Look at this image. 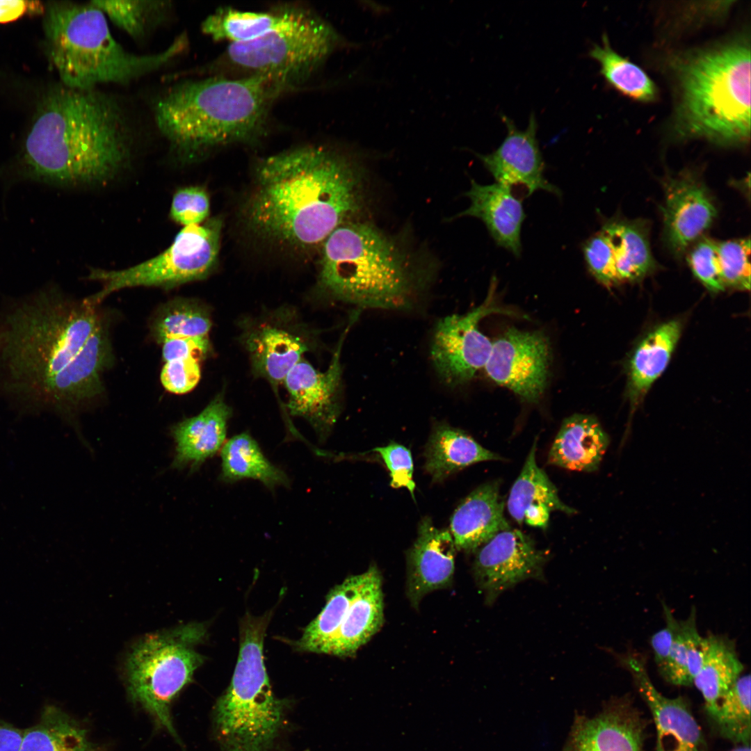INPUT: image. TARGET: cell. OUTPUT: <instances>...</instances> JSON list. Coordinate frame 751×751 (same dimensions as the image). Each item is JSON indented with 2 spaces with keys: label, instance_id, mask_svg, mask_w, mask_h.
Listing matches in <instances>:
<instances>
[{
  "label": "cell",
  "instance_id": "1",
  "mask_svg": "<svg viewBox=\"0 0 751 751\" xmlns=\"http://www.w3.org/2000/svg\"><path fill=\"white\" fill-rule=\"evenodd\" d=\"M245 217L257 234L298 249L323 243L364 202L355 161L323 147H298L263 160Z\"/></svg>",
  "mask_w": 751,
  "mask_h": 751
},
{
  "label": "cell",
  "instance_id": "2",
  "mask_svg": "<svg viewBox=\"0 0 751 751\" xmlns=\"http://www.w3.org/2000/svg\"><path fill=\"white\" fill-rule=\"evenodd\" d=\"M118 103L96 89L56 90L42 105L25 143L24 158L39 178L97 183L117 172L130 154L131 130Z\"/></svg>",
  "mask_w": 751,
  "mask_h": 751
},
{
  "label": "cell",
  "instance_id": "3",
  "mask_svg": "<svg viewBox=\"0 0 751 751\" xmlns=\"http://www.w3.org/2000/svg\"><path fill=\"white\" fill-rule=\"evenodd\" d=\"M99 305L45 290L0 309V395L31 412L99 326Z\"/></svg>",
  "mask_w": 751,
  "mask_h": 751
},
{
  "label": "cell",
  "instance_id": "4",
  "mask_svg": "<svg viewBox=\"0 0 751 751\" xmlns=\"http://www.w3.org/2000/svg\"><path fill=\"white\" fill-rule=\"evenodd\" d=\"M282 89L259 75L184 81L156 102L155 122L172 149L190 158L218 145L250 138Z\"/></svg>",
  "mask_w": 751,
  "mask_h": 751
},
{
  "label": "cell",
  "instance_id": "5",
  "mask_svg": "<svg viewBox=\"0 0 751 751\" xmlns=\"http://www.w3.org/2000/svg\"><path fill=\"white\" fill-rule=\"evenodd\" d=\"M45 33L51 63L65 86L77 90L129 83L160 69L186 45V38L181 35L156 54L129 52L113 38L106 15L92 1L50 3Z\"/></svg>",
  "mask_w": 751,
  "mask_h": 751
},
{
  "label": "cell",
  "instance_id": "6",
  "mask_svg": "<svg viewBox=\"0 0 751 751\" xmlns=\"http://www.w3.org/2000/svg\"><path fill=\"white\" fill-rule=\"evenodd\" d=\"M318 282L332 298L361 309L407 310L421 282L394 241L373 225L345 223L323 242Z\"/></svg>",
  "mask_w": 751,
  "mask_h": 751
},
{
  "label": "cell",
  "instance_id": "7",
  "mask_svg": "<svg viewBox=\"0 0 751 751\" xmlns=\"http://www.w3.org/2000/svg\"><path fill=\"white\" fill-rule=\"evenodd\" d=\"M676 71L681 100L679 131L722 145L750 134V50L744 41L691 53Z\"/></svg>",
  "mask_w": 751,
  "mask_h": 751
},
{
  "label": "cell",
  "instance_id": "8",
  "mask_svg": "<svg viewBox=\"0 0 751 751\" xmlns=\"http://www.w3.org/2000/svg\"><path fill=\"white\" fill-rule=\"evenodd\" d=\"M269 618L268 614L248 615L241 624L234 675L213 712L215 733L223 751H272L283 726L286 701L274 696L264 661Z\"/></svg>",
  "mask_w": 751,
  "mask_h": 751
},
{
  "label": "cell",
  "instance_id": "9",
  "mask_svg": "<svg viewBox=\"0 0 751 751\" xmlns=\"http://www.w3.org/2000/svg\"><path fill=\"white\" fill-rule=\"evenodd\" d=\"M206 634L204 624L189 623L145 635L132 645L124 663L131 700L145 709L181 746L170 706L204 662V657L195 647Z\"/></svg>",
  "mask_w": 751,
  "mask_h": 751
},
{
  "label": "cell",
  "instance_id": "10",
  "mask_svg": "<svg viewBox=\"0 0 751 751\" xmlns=\"http://www.w3.org/2000/svg\"><path fill=\"white\" fill-rule=\"evenodd\" d=\"M355 47L321 17L295 7L291 16L265 35L230 43L225 56L250 75L265 76L283 88L312 72L341 47Z\"/></svg>",
  "mask_w": 751,
  "mask_h": 751
},
{
  "label": "cell",
  "instance_id": "11",
  "mask_svg": "<svg viewBox=\"0 0 751 751\" xmlns=\"http://www.w3.org/2000/svg\"><path fill=\"white\" fill-rule=\"evenodd\" d=\"M220 230L221 222L218 219L185 226L167 249L152 259L122 270H92L89 279L99 282L102 286L88 300L99 305L108 296L121 289H170L206 278L217 261Z\"/></svg>",
  "mask_w": 751,
  "mask_h": 751
},
{
  "label": "cell",
  "instance_id": "12",
  "mask_svg": "<svg viewBox=\"0 0 751 751\" xmlns=\"http://www.w3.org/2000/svg\"><path fill=\"white\" fill-rule=\"evenodd\" d=\"M493 278L483 303L471 312L451 314L437 323L430 346V358L440 380L449 387L469 382L488 360L492 342L478 329L480 320L492 312L496 289Z\"/></svg>",
  "mask_w": 751,
  "mask_h": 751
},
{
  "label": "cell",
  "instance_id": "13",
  "mask_svg": "<svg viewBox=\"0 0 751 751\" xmlns=\"http://www.w3.org/2000/svg\"><path fill=\"white\" fill-rule=\"evenodd\" d=\"M550 359L544 333L510 328L492 343L485 368L497 384L524 401L536 403L545 389Z\"/></svg>",
  "mask_w": 751,
  "mask_h": 751
},
{
  "label": "cell",
  "instance_id": "14",
  "mask_svg": "<svg viewBox=\"0 0 751 751\" xmlns=\"http://www.w3.org/2000/svg\"><path fill=\"white\" fill-rule=\"evenodd\" d=\"M108 322L104 317L73 360L45 387L31 412L69 414L104 391L102 376L113 362Z\"/></svg>",
  "mask_w": 751,
  "mask_h": 751
},
{
  "label": "cell",
  "instance_id": "15",
  "mask_svg": "<svg viewBox=\"0 0 751 751\" xmlns=\"http://www.w3.org/2000/svg\"><path fill=\"white\" fill-rule=\"evenodd\" d=\"M630 672L636 688L652 716L656 733V751H708L704 734L684 697H668L652 682L646 659L636 651L615 654Z\"/></svg>",
  "mask_w": 751,
  "mask_h": 751
},
{
  "label": "cell",
  "instance_id": "16",
  "mask_svg": "<svg viewBox=\"0 0 751 751\" xmlns=\"http://www.w3.org/2000/svg\"><path fill=\"white\" fill-rule=\"evenodd\" d=\"M661 207L663 239L668 250L680 257L713 223L717 209L700 177L684 170L663 181Z\"/></svg>",
  "mask_w": 751,
  "mask_h": 751
},
{
  "label": "cell",
  "instance_id": "17",
  "mask_svg": "<svg viewBox=\"0 0 751 751\" xmlns=\"http://www.w3.org/2000/svg\"><path fill=\"white\" fill-rule=\"evenodd\" d=\"M349 327L342 334L331 362L325 371L316 370L302 359L288 373L284 382L289 394L287 407L291 415L307 421L319 439H326L340 412L341 353Z\"/></svg>",
  "mask_w": 751,
  "mask_h": 751
},
{
  "label": "cell",
  "instance_id": "18",
  "mask_svg": "<svg viewBox=\"0 0 751 751\" xmlns=\"http://www.w3.org/2000/svg\"><path fill=\"white\" fill-rule=\"evenodd\" d=\"M547 557L519 530L501 531L479 549L474 563L478 586L493 602L505 590L528 578L539 576Z\"/></svg>",
  "mask_w": 751,
  "mask_h": 751
},
{
  "label": "cell",
  "instance_id": "19",
  "mask_svg": "<svg viewBox=\"0 0 751 751\" xmlns=\"http://www.w3.org/2000/svg\"><path fill=\"white\" fill-rule=\"evenodd\" d=\"M270 317L252 323L244 332L243 341L255 373L276 384L284 382L311 343L289 312H277Z\"/></svg>",
  "mask_w": 751,
  "mask_h": 751
},
{
  "label": "cell",
  "instance_id": "20",
  "mask_svg": "<svg viewBox=\"0 0 751 751\" xmlns=\"http://www.w3.org/2000/svg\"><path fill=\"white\" fill-rule=\"evenodd\" d=\"M507 135L499 147L488 154H477L496 183L512 188L522 186L528 196L538 190L557 195L560 192L544 178V163L536 138L538 123L531 114L528 124L519 130L506 115H501Z\"/></svg>",
  "mask_w": 751,
  "mask_h": 751
},
{
  "label": "cell",
  "instance_id": "21",
  "mask_svg": "<svg viewBox=\"0 0 751 751\" xmlns=\"http://www.w3.org/2000/svg\"><path fill=\"white\" fill-rule=\"evenodd\" d=\"M645 722L626 695L575 719L563 751H644Z\"/></svg>",
  "mask_w": 751,
  "mask_h": 751
},
{
  "label": "cell",
  "instance_id": "22",
  "mask_svg": "<svg viewBox=\"0 0 751 751\" xmlns=\"http://www.w3.org/2000/svg\"><path fill=\"white\" fill-rule=\"evenodd\" d=\"M455 551L448 530L436 528L429 517L422 519L407 555V594L413 606H418L426 594L451 584Z\"/></svg>",
  "mask_w": 751,
  "mask_h": 751
},
{
  "label": "cell",
  "instance_id": "23",
  "mask_svg": "<svg viewBox=\"0 0 751 751\" xmlns=\"http://www.w3.org/2000/svg\"><path fill=\"white\" fill-rule=\"evenodd\" d=\"M499 482L480 485L457 507L450 523L456 549L474 552L501 531L510 528L505 519Z\"/></svg>",
  "mask_w": 751,
  "mask_h": 751
},
{
  "label": "cell",
  "instance_id": "24",
  "mask_svg": "<svg viewBox=\"0 0 751 751\" xmlns=\"http://www.w3.org/2000/svg\"><path fill=\"white\" fill-rule=\"evenodd\" d=\"M231 414L223 395H218L198 414L175 424L172 428L175 442L172 467L195 470L221 450Z\"/></svg>",
  "mask_w": 751,
  "mask_h": 751
},
{
  "label": "cell",
  "instance_id": "25",
  "mask_svg": "<svg viewBox=\"0 0 751 751\" xmlns=\"http://www.w3.org/2000/svg\"><path fill=\"white\" fill-rule=\"evenodd\" d=\"M511 188L499 183L481 185L471 180V188L466 193L471 204L458 216L481 219L498 245L519 257L525 213L522 200L512 194Z\"/></svg>",
  "mask_w": 751,
  "mask_h": 751
},
{
  "label": "cell",
  "instance_id": "26",
  "mask_svg": "<svg viewBox=\"0 0 751 751\" xmlns=\"http://www.w3.org/2000/svg\"><path fill=\"white\" fill-rule=\"evenodd\" d=\"M384 604L382 577L376 566L362 573V580L334 638L325 653L354 656L382 627Z\"/></svg>",
  "mask_w": 751,
  "mask_h": 751
},
{
  "label": "cell",
  "instance_id": "27",
  "mask_svg": "<svg viewBox=\"0 0 751 751\" xmlns=\"http://www.w3.org/2000/svg\"><path fill=\"white\" fill-rule=\"evenodd\" d=\"M538 439H535L522 471L514 483L507 501L510 516L519 524L546 528L552 510L574 514L576 510L565 504L558 490L536 462Z\"/></svg>",
  "mask_w": 751,
  "mask_h": 751
},
{
  "label": "cell",
  "instance_id": "28",
  "mask_svg": "<svg viewBox=\"0 0 751 751\" xmlns=\"http://www.w3.org/2000/svg\"><path fill=\"white\" fill-rule=\"evenodd\" d=\"M609 444L597 419L576 414L561 425L548 454V463L569 470H597Z\"/></svg>",
  "mask_w": 751,
  "mask_h": 751
},
{
  "label": "cell",
  "instance_id": "29",
  "mask_svg": "<svg viewBox=\"0 0 751 751\" xmlns=\"http://www.w3.org/2000/svg\"><path fill=\"white\" fill-rule=\"evenodd\" d=\"M702 657L693 684L701 693L708 715L712 719L718 703L744 670L734 640L709 633L702 638Z\"/></svg>",
  "mask_w": 751,
  "mask_h": 751
},
{
  "label": "cell",
  "instance_id": "30",
  "mask_svg": "<svg viewBox=\"0 0 751 751\" xmlns=\"http://www.w3.org/2000/svg\"><path fill=\"white\" fill-rule=\"evenodd\" d=\"M681 331L679 321H668L652 330L636 347L628 372L627 392L633 410L667 367Z\"/></svg>",
  "mask_w": 751,
  "mask_h": 751
},
{
  "label": "cell",
  "instance_id": "31",
  "mask_svg": "<svg viewBox=\"0 0 751 751\" xmlns=\"http://www.w3.org/2000/svg\"><path fill=\"white\" fill-rule=\"evenodd\" d=\"M424 455V468L435 482L474 463L502 459L464 431L444 423L433 429Z\"/></svg>",
  "mask_w": 751,
  "mask_h": 751
},
{
  "label": "cell",
  "instance_id": "32",
  "mask_svg": "<svg viewBox=\"0 0 751 751\" xmlns=\"http://www.w3.org/2000/svg\"><path fill=\"white\" fill-rule=\"evenodd\" d=\"M601 229L611 243L618 283L638 282L656 267L648 237V227L642 220L612 219Z\"/></svg>",
  "mask_w": 751,
  "mask_h": 751
},
{
  "label": "cell",
  "instance_id": "33",
  "mask_svg": "<svg viewBox=\"0 0 751 751\" xmlns=\"http://www.w3.org/2000/svg\"><path fill=\"white\" fill-rule=\"evenodd\" d=\"M19 751H104L86 728L57 706L45 705L38 721L24 730Z\"/></svg>",
  "mask_w": 751,
  "mask_h": 751
},
{
  "label": "cell",
  "instance_id": "34",
  "mask_svg": "<svg viewBox=\"0 0 751 751\" xmlns=\"http://www.w3.org/2000/svg\"><path fill=\"white\" fill-rule=\"evenodd\" d=\"M220 478L223 481L252 479L268 489L289 484L285 472L266 457L257 441L247 433L227 440L220 450Z\"/></svg>",
  "mask_w": 751,
  "mask_h": 751
},
{
  "label": "cell",
  "instance_id": "35",
  "mask_svg": "<svg viewBox=\"0 0 751 751\" xmlns=\"http://www.w3.org/2000/svg\"><path fill=\"white\" fill-rule=\"evenodd\" d=\"M295 7L287 6L269 12H249L220 8L202 23L204 33L215 40L243 42L261 37L284 22Z\"/></svg>",
  "mask_w": 751,
  "mask_h": 751
},
{
  "label": "cell",
  "instance_id": "36",
  "mask_svg": "<svg viewBox=\"0 0 751 751\" xmlns=\"http://www.w3.org/2000/svg\"><path fill=\"white\" fill-rule=\"evenodd\" d=\"M601 45L594 44L589 56L600 67V73L613 88L635 100L649 102L656 97L655 84L639 66L623 58L611 47L603 34Z\"/></svg>",
  "mask_w": 751,
  "mask_h": 751
},
{
  "label": "cell",
  "instance_id": "37",
  "mask_svg": "<svg viewBox=\"0 0 751 751\" xmlns=\"http://www.w3.org/2000/svg\"><path fill=\"white\" fill-rule=\"evenodd\" d=\"M362 580V574L350 576L332 588L319 615L306 627L298 647L325 653L334 638Z\"/></svg>",
  "mask_w": 751,
  "mask_h": 751
},
{
  "label": "cell",
  "instance_id": "38",
  "mask_svg": "<svg viewBox=\"0 0 751 751\" xmlns=\"http://www.w3.org/2000/svg\"><path fill=\"white\" fill-rule=\"evenodd\" d=\"M211 321L205 307L188 298H177L159 308L150 330L159 344L175 337H207Z\"/></svg>",
  "mask_w": 751,
  "mask_h": 751
},
{
  "label": "cell",
  "instance_id": "39",
  "mask_svg": "<svg viewBox=\"0 0 751 751\" xmlns=\"http://www.w3.org/2000/svg\"><path fill=\"white\" fill-rule=\"evenodd\" d=\"M696 608L688 617L679 620L674 642L665 665L659 672L670 684L690 686L698 672L702 657V638L696 622Z\"/></svg>",
  "mask_w": 751,
  "mask_h": 751
},
{
  "label": "cell",
  "instance_id": "40",
  "mask_svg": "<svg viewBox=\"0 0 751 751\" xmlns=\"http://www.w3.org/2000/svg\"><path fill=\"white\" fill-rule=\"evenodd\" d=\"M116 26L141 39L167 20L170 1H91Z\"/></svg>",
  "mask_w": 751,
  "mask_h": 751
},
{
  "label": "cell",
  "instance_id": "41",
  "mask_svg": "<svg viewBox=\"0 0 751 751\" xmlns=\"http://www.w3.org/2000/svg\"><path fill=\"white\" fill-rule=\"evenodd\" d=\"M719 734L736 745L750 744V675L740 676L720 700L712 718Z\"/></svg>",
  "mask_w": 751,
  "mask_h": 751
},
{
  "label": "cell",
  "instance_id": "42",
  "mask_svg": "<svg viewBox=\"0 0 751 751\" xmlns=\"http://www.w3.org/2000/svg\"><path fill=\"white\" fill-rule=\"evenodd\" d=\"M717 254L725 287L750 289V238L717 241Z\"/></svg>",
  "mask_w": 751,
  "mask_h": 751
},
{
  "label": "cell",
  "instance_id": "43",
  "mask_svg": "<svg viewBox=\"0 0 751 751\" xmlns=\"http://www.w3.org/2000/svg\"><path fill=\"white\" fill-rule=\"evenodd\" d=\"M687 261L695 276L711 293L725 289L720 277L717 241L703 237L688 252Z\"/></svg>",
  "mask_w": 751,
  "mask_h": 751
},
{
  "label": "cell",
  "instance_id": "44",
  "mask_svg": "<svg viewBox=\"0 0 751 751\" xmlns=\"http://www.w3.org/2000/svg\"><path fill=\"white\" fill-rule=\"evenodd\" d=\"M209 198L199 186L179 188L174 193L170 209L171 219L183 227L200 225L209 213Z\"/></svg>",
  "mask_w": 751,
  "mask_h": 751
},
{
  "label": "cell",
  "instance_id": "45",
  "mask_svg": "<svg viewBox=\"0 0 751 751\" xmlns=\"http://www.w3.org/2000/svg\"><path fill=\"white\" fill-rule=\"evenodd\" d=\"M583 254L590 272L601 284L607 287L619 284L614 268L611 243L601 229L585 243Z\"/></svg>",
  "mask_w": 751,
  "mask_h": 751
},
{
  "label": "cell",
  "instance_id": "46",
  "mask_svg": "<svg viewBox=\"0 0 751 751\" xmlns=\"http://www.w3.org/2000/svg\"><path fill=\"white\" fill-rule=\"evenodd\" d=\"M378 453L389 470L390 485L394 488L406 487L412 496L415 489L413 480V460L410 451L402 444L391 442L387 446L376 447Z\"/></svg>",
  "mask_w": 751,
  "mask_h": 751
},
{
  "label": "cell",
  "instance_id": "47",
  "mask_svg": "<svg viewBox=\"0 0 751 751\" xmlns=\"http://www.w3.org/2000/svg\"><path fill=\"white\" fill-rule=\"evenodd\" d=\"M199 361L195 358H186L165 362L160 375L163 387L175 394H184L191 391L200 379Z\"/></svg>",
  "mask_w": 751,
  "mask_h": 751
},
{
  "label": "cell",
  "instance_id": "48",
  "mask_svg": "<svg viewBox=\"0 0 751 751\" xmlns=\"http://www.w3.org/2000/svg\"><path fill=\"white\" fill-rule=\"evenodd\" d=\"M165 362L186 358L200 360L210 350L208 337H175L161 341Z\"/></svg>",
  "mask_w": 751,
  "mask_h": 751
},
{
  "label": "cell",
  "instance_id": "49",
  "mask_svg": "<svg viewBox=\"0 0 751 751\" xmlns=\"http://www.w3.org/2000/svg\"><path fill=\"white\" fill-rule=\"evenodd\" d=\"M665 626L651 637V647L659 671L663 668L668 659L675 640L678 622L672 611L663 601Z\"/></svg>",
  "mask_w": 751,
  "mask_h": 751
},
{
  "label": "cell",
  "instance_id": "50",
  "mask_svg": "<svg viewBox=\"0 0 751 751\" xmlns=\"http://www.w3.org/2000/svg\"><path fill=\"white\" fill-rule=\"evenodd\" d=\"M33 1L0 0V23L14 21L27 11H35Z\"/></svg>",
  "mask_w": 751,
  "mask_h": 751
},
{
  "label": "cell",
  "instance_id": "51",
  "mask_svg": "<svg viewBox=\"0 0 751 751\" xmlns=\"http://www.w3.org/2000/svg\"><path fill=\"white\" fill-rule=\"evenodd\" d=\"M24 730L0 720V751H19Z\"/></svg>",
  "mask_w": 751,
  "mask_h": 751
},
{
  "label": "cell",
  "instance_id": "52",
  "mask_svg": "<svg viewBox=\"0 0 751 751\" xmlns=\"http://www.w3.org/2000/svg\"><path fill=\"white\" fill-rule=\"evenodd\" d=\"M729 751H751L750 744L739 745L730 750Z\"/></svg>",
  "mask_w": 751,
  "mask_h": 751
}]
</instances>
